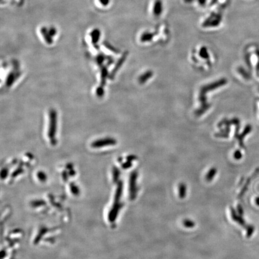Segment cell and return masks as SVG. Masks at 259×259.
I'll use <instances>...</instances> for the list:
<instances>
[{"instance_id": "cell-1", "label": "cell", "mask_w": 259, "mask_h": 259, "mask_svg": "<svg viewBox=\"0 0 259 259\" xmlns=\"http://www.w3.org/2000/svg\"><path fill=\"white\" fill-rule=\"evenodd\" d=\"M57 113L54 109L49 110V122L47 136L50 139V142L52 145H55L57 143L55 139L57 126Z\"/></svg>"}, {"instance_id": "cell-2", "label": "cell", "mask_w": 259, "mask_h": 259, "mask_svg": "<svg viewBox=\"0 0 259 259\" xmlns=\"http://www.w3.org/2000/svg\"><path fill=\"white\" fill-rule=\"evenodd\" d=\"M117 143V141L113 137H105L96 140L91 143V147L94 148H99L108 146H113Z\"/></svg>"}, {"instance_id": "cell-3", "label": "cell", "mask_w": 259, "mask_h": 259, "mask_svg": "<svg viewBox=\"0 0 259 259\" xmlns=\"http://www.w3.org/2000/svg\"><path fill=\"white\" fill-rule=\"evenodd\" d=\"M222 16L221 14L217 13H212L211 15L206 19L203 23L204 27H216L218 26L221 22Z\"/></svg>"}, {"instance_id": "cell-4", "label": "cell", "mask_w": 259, "mask_h": 259, "mask_svg": "<svg viewBox=\"0 0 259 259\" xmlns=\"http://www.w3.org/2000/svg\"><path fill=\"white\" fill-rule=\"evenodd\" d=\"M127 55H128V52H124L122 55V56L121 57V58L118 60V61H117L116 64L115 65L114 68L112 69L111 73L109 74V78H108L109 79L112 80V79H114V78H115L116 73L120 69V68L122 67V65L124 64V61H126Z\"/></svg>"}, {"instance_id": "cell-5", "label": "cell", "mask_w": 259, "mask_h": 259, "mask_svg": "<svg viewBox=\"0 0 259 259\" xmlns=\"http://www.w3.org/2000/svg\"><path fill=\"white\" fill-rule=\"evenodd\" d=\"M163 11V5L161 0H155L152 7V13L155 16L159 17Z\"/></svg>"}, {"instance_id": "cell-6", "label": "cell", "mask_w": 259, "mask_h": 259, "mask_svg": "<svg viewBox=\"0 0 259 259\" xmlns=\"http://www.w3.org/2000/svg\"><path fill=\"white\" fill-rule=\"evenodd\" d=\"M100 85L104 86L106 84V79L109 78V73H108V70L107 67L103 66L101 67V70H100Z\"/></svg>"}, {"instance_id": "cell-7", "label": "cell", "mask_w": 259, "mask_h": 259, "mask_svg": "<svg viewBox=\"0 0 259 259\" xmlns=\"http://www.w3.org/2000/svg\"><path fill=\"white\" fill-rule=\"evenodd\" d=\"M41 34L43 36V38L45 40V42L48 44H52L53 43V40L52 39V36L50 35L49 31H48V29L45 27L43 26L41 28V30H40Z\"/></svg>"}, {"instance_id": "cell-8", "label": "cell", "mask_w": 259, "mask_h": 259, "mask_svg": "<svg viewBox=\"0 0 259 259\" xmlns=\"http://www.w3.org/2000/svg\"><path fill=\"white\" fill-rule=\"evenodd\" d=\"M153 76V72L152 71H147L145 73L142 74L141 76H139L138 79V81L139 84H145L148 80H149L150 78H152Z\"/></svg>"}, {"instance_id": "cell-9", "label": "cell", "mask_w": 259, "mask_h": 259, "mask_svg": "<svg viewBox=\"0 0 259 259\" xmlns=\"http://www.w3.org/2000/svg\"><path fill=\"white\" fill-rule=\"evenodd\" d=\"M100 35H101V33L98 29H95L92 30L90 34L92 43L94 44H97L100 39Z\"/></svg>"}, {"instance_id": "cell-10", "label": "cell", "mask_w": 259, "mask_h": 259, "mask_svg": "<svg viewBox=\"0 0 259 259\" xmlns=\"http://www.w3.org/2000/svg\"><path fill=\"white\" fill-rule=\"evenodd\" d=\"M137 172H133V173L131 174V196L133 197L134 195H135L134 193H136L135 191V184H136V179L137 178Z\"/></svg>"}, {"instance_id": "cell-11", "label": "cell", "mask_w": 259, "mask_h": 259, "mask_svg": "<svg viewBox=\"0 0 259 259\" xmlns=\"http://www.w3.org/2000/svg\"><path fill=\"white\" fill-rule=\"evenodd\" d=\"M15 79H16L15 74L12 71L9 73L7 78H6V81H5L6 86H8V87H10L14 83Z\"/></svg>"}, {"instance_id": "cell-12", "label": "cell", "mask_w": 259, "mask_h": 259, "mask_svg": "<svg viewBox=\"0 0 259 259\" xmlns=\"http://www.w3.org/2000/svg\"><path fill=\"white\" fill-rule=\"evenodd\" d=\"M154 37V33H151L149 32L144 33L140 37V40L142 42H150L152 40V38Z\"/></svg>"}, {"instance_id": "cell-13", "label": "cell", "mask_w": 259, "mask_h": 259, "mask_svg": "<svg viewBox=\"0 0 259 259\" xmlns=\"http://www.w3.org/2000/svg\"><path fill=\"white\" fill-rule=\"evenodd\" d=\"M179 197L181 199H184L186 195V190L187 187L184 184H181L179 187Z\"/></svg>"}, {"instance_id": "cell-14", "label": "cell", "mask_w": 259, "mask_h": 259, "mask_svg": "<svg viewBox=\"0 0 259 259\" xmlns=\"http://www.w3.org/2000/svg\"><path fill=\"white\" fill-rule=\"evenodd\" d=\"M216 173V168H214V167L212 168V169H211V170L208 172V174H206V179L208 181H212V180L213 179L214 177L215 176Z\"/></svg>"}, {"instance_id": "cell-15", "label": "cell", "mask_w": 259, "mask_h": 259, "mask_svg": "<svg viewBox=\"0 0 259 259\" xmlns=\"http://www.w3.org/2000/svg\"><path fill=\"white\" fill-rule=\"evenodd\" d=\"M199 55L201 57H202L204 59H208L209 58V54L207 50V48L205 47H202L200 48Z\"/></svg>"}, {"instance_id": "cell-16", "label": "cell", "mask_w": 259, "mask_h": 259, "mask_svg": "<svg viewBox=\"0 0 259 259\" xmlns=\"http://www.w3.org/2000/svg\"><path fill=\"white\" fill-rule=\"evenodd\" d=\"M103 45L109 50H110L111 52H112L115 54H119V50L118 49H117L116 48H115V47H113V46H112L110 43H108L107 42H103Z\"/></svg>"}, {"instance_id": "cell-17", "label": "cell", "mask_w": 259, "mask_h": 259, "mask_svg": "<svg viewBox=\"0 0 259 259\" xmlns=\"http://www.w3.org/2000/svg\"><path fill=\"white\" fill-rule=\"evenodd\" d=\"M105 59H106V57L104 55H103V54L98 55L96 58L97 64L99 66H102L103 63L105 60Z\"/></svg>"}, {"instance_id": "cell-18", "label": "cell", "mask_w": 259, "mask_h": 259, "mask_svg": "<svg viewBox=\"0 0 259 259\" xmlns=\"http://www.w3.org/2000/svg\"><path fill=\"white\" fill-rule=\"evenodd\" d=\"M103 87L104 86L100 85L97 87V88L96 89V95L100 98L102 97L105 94V90Z\"/></svg>"}, {"instance_id": "cell-19", "label": "cell", "mask_w": 259, "mask_h": 259, "mask_svg": "<svg viewBox=\"0 0 259 259\" xmlns=\"http://www.w3.org/2000/svg\"><path fill=\"white\" fill-rule=\"evenodd\" d=\"M183 224L185 227L187 228H192L194 227L195 223L193 221L190 219H185L183 222Z\"/></svg>"}, {"instance_id": "cell-20", "label": "cell", "mask_w": 259, "mask_h": 259, "mask_svg": "<svg viewBox=\"0 0 259 259\" xmlns=\"http://www.w3.org/2000/svg\"><path fill=\"white\" fill-rule=\"evenodd\" d=\"M48 31L52 37H54L57 34V29L54 27H50L48 29Z\"/></svg>"}, {"instance_id": "cell-21", "label": "cell", "mask_w": 259, "mask_h": 259, "mask_svg": "<svg viewBox=\"0 0 259 259\" xmlns=\"http://www.w3.org/2000/svg\"><path fill=\"white\" fill-rule=\"evenodd\" d=\"M131 165H132V164H131V161H128L127 162H126V163H124V164H123V167L124 169H127V168L130 167V166H131Z\"/></svg>"}, {"instance_id": "cell-22", "label": "cell", "mask_w": 259, "mask_h": 259, "mask_svg": "<svg viewBox=\"0 0 259 259\" xmlns=\"http://www.w3.org/2000/svg\"><path fill=\"white\" fill-rule=\"evenodd\" d=\"M99 2H100V4L103 5V6H106L108 5L110 2V0H99Z\"/></svg>"}, {"instance_id": "cell-23", "label": "cell", "mask_w": 259, "mask_h": 259, "mask_svg": "<svg viewBox=\"0 0 259 259\" xmlns=\"http://www.w3.org/2000/svg\"><path fill=\"white\" fill-rule=\"evenodd\" d=\"M127 160H128V161H133V160H136V157L135 155H129V156H128V157H127Z\"/></svg>"}, {"instance_id": "cell-24", "label": "cell", "mask_w": 259, "mask_h": 259, "mask_svg": "<svg viewBox=\"0 0 259 259\" xmlns=\"http://www.w3.org/2000/svg\"><path fill=\"white\" fill-rule=\"evenodd\" d=\"M234 157H235V158H236L237 159H239V158H240V157H241L240 152H239V151H237V152L235 153Z\"/></svg>"}, {"instance_id": "cell-25", "label": "cell", "mask_w": 259, "mask_h": 259, "mask_svg": "<svg viewBox=\"0 0 259 259\" xmlns=\"http://www.w3.org/2000/svg\"><path fill=\"white\" fill-rule=\"evenodd\" d=\"M200 5H204L206 4V0H197Z\"/></svg>"}]
</instances>
